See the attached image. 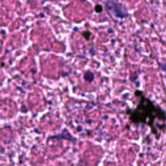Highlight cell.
<instances>
[{"label": "cell", "mask_w": 166, "mask_h": 166, "mask_svg": "<svg viewBox=\"0 0 166 166\" xmlns=\"http://www.w3.org/2000/svg\"><path fill=\"white\" fill-rule=\"evenodd\" d=\"M84 79L88 82H92L94 78V75L93 74V73L90 71H87L86 73H84Z\"/></svg>", "instance_id": "cell-3"}, {"label": "cell", "mask_w": 166, "mask_h": 166, "mask_svg": "<svg viewBox=\"0 0 166 166\" xmlns=\"http://www.w3.org/2000/svg\"><path fill=\"white\" fill-rule=\"evenodd\" d=\"M162 109H156V106L147 98H143L140 101L138 107L131 114L130 119L134 123H145L147 117H149L151 119V123L153 124L154 118L156 115L153 114L154 113L160 112Z\"/></svg>", "instance_id": "cell-1"}, {"label": "cell", "mask_w": 166, "mask_h": 166, "mask_svg": "<svg viewBox=\"0 0 166 166\" xmlns=\"http://www.w3.org/2000/svg\"><path fill=\"white\" fill-rule=\"evenodd\" d=\"M95 10L97 13H100L102 12L103 11V7L101 5H97L95 7Z\"/></svg>", "instance_id": "cell-4"}, {"label": "cell", "mask_w": 166, "mask_h": 166, "mask_svg": "<svg viewBox=\"0 0 166 166\" xmlns=\"http://www.w3.org/2000/svg\"><path fill=\"white\" fill-rule=\"evenodd\" d=\"M106 7L108 11L109 10H115L116 13L114 14L116 15V12L117 13V17L123 18L127 16V11L126 10H125V7L121 4L114 3V2H107Z\"/></svg>", "instance_id": "cell-2"}]
</instances>
